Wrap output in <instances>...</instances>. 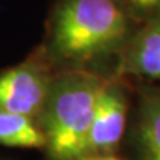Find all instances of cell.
Returning <instances> with one entry per match:
<instances>
[{
    "mask_svg": "<svg viewBox=\"0 0 160 160\" xmlns=\"http://www.w3.org/2000/svg\"><path fill=\"white\" fill-rule=\"evenodd\" d=\"M108 79L83 68L52 78L38 123L47 160H82L89 128Z\"/></svg>",
    "mask_w": 160,
    "mask_h": 160,
    "instance_id": "cell-1",
    "label": "cell"
},
{
    "mask_svg": "<svg viewBox=\"0 0 160 160\" xmlns=\"http://www.w3.org/2000/svg\"><path fill=\"white\" fill-rule=\"evenodd\" d=\"M129 36L128 13L116 0H63L49 47L55 59L76 67L122 52Z\"/></svg>",
    "mask_w": 160,
    "mask_h": 160,
    "instance_id": "cell-2",
    "label": "cell"
},
{
    "mask_svg": "<svg viewBox=\"0 0 160 160\" xmlns=\"http://www.w3.org/2000/svg\"><path fill=\"white\" fill-rule=\"evenodd\" d=\"M52 78L39 63L27 62L0 75V111L36 119Z\"/></svg>",
    "mask_w": 160,
    "mask_h": 160,
    "instance_id": "cell-3",
    "label": "cell"
},
{
    "mask_svg": "<svg viewBox=\"0 0 160 160\" xmlns=\"http://www.w3.org/2000/svg\"><path fill=\"white\" fill-rule=\"evenodd\" d=\"M128 115V99L119 82L108 80L100 95L87 140V155H112L123 139Z\"/></svg>",
    "mask_w": 160,
    "mask_h": 160,
    "instance_id": "cell-4",
    "label": "cell"
},
{
    "mask_svg": "<svg viewBox=\"0 0 160 160\" xmlns=\"http://www.w3.org/2000/svg\"><path fill=\"white\" fill-rule=\"evenodd\" d=\"M119 72L160 84V15L146 20L122 51Z\"/></svg>",
    "mask_w": 160,
    "mask_h": 160,
    "instance_id": "cell-5",
    "label": "cell"
},
{
    "mask_svg": "<svg viewBox=\"0 0 160 160\" xmlns=\"http://www.w3.org/2000/svg\"><path fill=\"white\" fill-rule=\"evenodd\" d=\"M133 143L138 160H160V84L140 91Z\"/></svg>",
    "mask_w": 160,
    "mask_h": 160,
    "instance_id": "cell-6",
    "label": "cell"
},
{
    "mask_svg": "<svg viewBox=\"0 0 160 160\" xmlns=\"http://www.w3.org/2000/svg\"><path fill=\"white\" fill-rule=\"evenodd\" d=\"M0 144L22 148H44V136L36 119L0 111Z\"/></svg>",
    "mask_w": 160,
    "mask_h": 160,
    "instance_id": "cell-7",
    "label": "cell"
},
{
    "mask_svg": "<svg viewBox=\"0 0 160 160\" xmlns=\"http://www.w3.org/2000/svg\"><path fill=\"white\" fill-rule=\"evenodd\" d=\"M127 8L136 16L149 19L160 15V0H123Z\"/></svg>",
    "mask_w": 160,
    "mask_h": 160,
    "instance_id": "cell-8",
    "label": "cell"
},
{
    "mask_svg": "<svg viewBox=\"0 0 160 160\" xmlns=\"http://www.w3.org/2000/svg\"><path fill=\"white\" fill-rule=\"evenodd\" d=\"M82 160H124L122 158H118L115 155H96V156H86Z\"/></svg>",
    "mask_w": 160,
    "mask_h": 160,
    "instance_id": "cell-9",
    "label": "cell"
}]
</instances>
